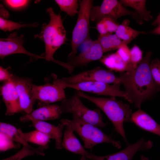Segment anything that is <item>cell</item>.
<instances>
[{"mask_svg": "<svg viewBox=\"0 0 160 160\" xmlns=\"http://www.w3.org/2000/svg\"><path fill=\"white\" fill-rule=\"evenodd\" d=\"M152 54L151 51L148 52L136 68L121 72L119 76L125 88L126 99L139 108L143 102L160 92V86L154 81L150 69Z\"/></svg>", "mask_w": 160, "mask_h": 160, "instance_id": "obj_1", "label": "cell"}, {"mask_svg": "<svg viewBox=\"0 0 160 160\" xmlns=\"http://www.w3.org/2000/svg\"><path fill=\"white\" fill-rule=\"evenodd\" d=\"M47 12L49 16L50 21L48 24L43 25L41 33L35 35V38H39L44 42L45 47L44 59L48 61H52L65 68L67 70L71 68L68 63L57 60L53 55L61 46L67 40L66 32L63 24L61 16L56 14L52 8H48Z\"/></svg>", "mask_w": 160, "mask_h": 160, "instance_id": "obj_2", "label": "cell"}, {"mask_svg": "<svg viewBox=\"0 0 160 160\" xmlns=\"http://www.w3.org/2000/svg\"><path fill=\"white\" fill-rule=\"evenodd\" d=\"M78 94L81 97L92 102L105 113L113 124L115 131L128 144L123 124L129 121L132 113L130 106L121 100H116L114 97L109 98L95 97L79 91Z\"/></svg>", "mask_w": 160, "mask_h": 160, "instance_id": "obj_3", "label": "cell"}, {"mask_svg": "<svg viewBox=\"0 0 160 160\" xmlns=\"http://www.w3.org/2000/svg\"><path fill=\"white\" fill-rule=\"evenodd\" d=\"M73 116L71 120L62 119L60 122L68 126L79 135L84 142V147L85 148L91 149L98 144L104 143H111L118 148L121 147L119 141L105 134L97 126L77 117Z\"/></svg>", "mask_w": 160, "mask_h": 160, "instance_id": "obj_4", "label": "cell"}, {"mask_svg": "<svg viewBox=\"0 0 160 160\" xmlns=\"http://www.w3.org/2000/svg\"><path fill=\"white\" fill-rule=\"evenodd\" d=\"M78 92L79 91L76 90L71 97L61 101L59 106L62 113H71L73 116L97 127H105L107 123L103 121L100 110H92L87 108L82 102Z\"/></svg>", "mask_w": 160, "mask_h": 160, "instance_id": "obj_5", "label": "cell"}, {"mask_svg": "<svg viewBox=\"0 0 160 160\" xmlns=\"http://www.w3.org/2000/svg\"><path fill=\"white\" fill-rule=\"evenodd\" d=\"M93 1H79L80 9L76 24L72 33V51L68 56V59L76 55L80 45L89 38L90 11Z\"/></svg>", "mask_w": 160, "mask_h": 160, "instance_id": "obj_6", "label": "cell"}, {"mask_svg": "<svg viewBox=\"0 0 160 160\" xmlns=\"http://www.w3.org/2000/svg\"><path fill=\"white\" fill-rule=\"evenodd\" d=\"M53 83L59 84L64 89L72 88L82 92L93 93L98 95L118 97L126 99V95L124 91L120 88L121 84L113 85L98 81H87L75 83H66L61 81L55 74L52 76Z\"/></svg>", "mask_w": 160, "mask_h": 160, "instance_id": "obj_7", "label": "cell"}, {"mask_svg": "<svg viewBox=\"0 0 160 160\" xmlns=\"http://www.w3.org/2000/svg\"><path fill=\"white\" fill-rule=\"evenodd\" d=\"M130 15L140 24L142 23L139 16L136 12L129 10L117 0H104L99 6H92L90 19L97 23L105 18L112 19L116 21L122 16Z\"/></svg>", "mask_w": 160, "mask_h": 160, "instance_id": "obj_8", "label": "cell"}, {"mask_svg": "<svg viewBox=\"0 0 160 160\" xmlns=\"http://www.w3.org/2000/svg\"><path fill=\"white\" fill-rule=\"evenodd\" d=\"M59 79L66 83L98 81L108 84H121L119 77L116 76L111 71L105 70L100 67Z\"/></svg>", "mask_w": 160, "mask_h": 160, "instance_id": "obj_9", "label": "cell"}, {"mask_svg": "<svg viewBox=\"0 0 160 160\" xmlns=\"http://www.w3.org/2000/svg\"><path fill=\"white\" fill-rule=\"evenodd\" d=\"M11 80L15 84L18 95L21 111L26 114L30 113L33 111V105L36 100L32 79L13 75Z\"/></svg>", "mask_w": 160, "mask_h": 160, "instance_id": "obj_10", "label": "cell"}, {"mask_svg": "<svg viewBox=\"0 0 160 160\" xmlns=\"http://www.w3.org/2000/svg\"><path fill=\"white\" fill-rule=\"evenodd\" d=\"M83 44V47L78 55L69 59L68 63L74 67L85 65L89 63L100 59L104 53L98 40L90 39Z\"/></svg>", "mask_w": 160, "mask_h": 160, "instance_id": "obj_11", "label": "cell"}, {"mask_svg": "<svg viewBox=\"0 0 160 160\" xmlns=\"http://www.w3.org/2000/svg\"><path fill=\"white\" fill-rule=\"evenodd\" d=\"M152 145L151 141H146L142 137L135 143L129 145L126 148L117 153L102 156L88 153L86 157L92 160H132L137 151L149 149Z\"/></svg>", "mask_w": 160, "mask_h": 160, "instance_id": "obj_12", "label": "cell"}, {"mask_svg": "<svg viewBox=\"0 0 160 160\" xmlns=\"http://www.w3.org/2000/svg\"><path fill=\"white\" fill-rule=\"evenodd\" d=\"M24 36H18L15 32L10 34L6 38L0 39V57L1 59L10 55L22 54L28 55L33 59H44V57L32 53L27 51L23 46Z\"/></svg>", "mask_w": 160, "mask_h": 160, "instance_id": "obj_13", "label": "cell"}, {"mask_svg": "<svg viewBox=\"0 0 160 160\" xmlns=\"http://www.w3.org/2000/svg\"><path fill=\"white\" fill-rule=\"evenodd\" d=\"M36 100L45 105L59 101L66 98L64 88L59 84L53 82L41 85H33Z\"/></svg>", "mask_w": 160, "mask_h": 160, "instance_id": "obj_14", "label": "cell"}, {"mask_svg": "<svg viewBox=\"0 0 160 160\" xmlns=\"http://www.w3.org/2000/svg\"><path fill=\"white\" fill-rule=\"evenodd\" d=\"M1 90L6 108V114L10 116L21 111L18 95L12 80L5 81Z\"/></svg>", "mask_w": 160, "mask_h": 160, "instance_id": "obj_15", "label": "cell"}, {"mask_svg": "<svg viewBox=\"0 0 160 160\" xmlns=\"http://www.w3.org/2000/svg\"><path fill=\"white\" fill-rule=\"evenodd\" d=\"M60 106L56 104L44 105L29 114L21 117L20 121L27 122L35 120L42 121L59 119L62 114Z\"/></svg>", "mask_w": 160, "mask_h": 160, "instance_id": "obj_16", "label": "cell"}, {"mask_svg": "<svg viewBox=\"0 0 160 160\" xmlns=\"http://www.w3.org/2000/svg\"><path fill=\"white\" fill-rule=\"evenodd\" d=\"M36 129L55 140V147L57 149H63L62 139L63 131L65 128L64 124L60 122L56 126L44 121L33 120L31 121Z\"/></svg>", "mask_w": 160, "mask_h": 160, "instance_id": "obj_17", "label": "cell"}, {"mask_svg": "<svg viewBox=\"0 0 160 160\" xmlns=\"http://www.w3.org/2000/svg\"><path fill=\"white\" fill-rule=\"evenodd\" d=\"M128 122L139 128L160 136V125L140 108L132 113Z\"/></svg>", "mask_w": 160, "mask_h": 160, "instance_id": "obj_18", "label": "cell"}, {"mask_svg": "<svg viewBox=\"0 0 160 160\" xmlns=\"http://www.w3.org/2000/svg\"><path fill=\"white\" fill-rule=\"evenodd\" d=\"M64 129L62 143L63 148L81 156H86L88 152L81 145L73 130L67 126H65Z\"/></svg>", "mask_w": 160, "mask_h": 160, "instance_id": "obj_19", "label": "cell"}, {"mask_svg": "<svg viewBox=\"0 0 160 160\" xmlns=\"http://www.w3.org/2000/svg\"><path fill=\"white\" fill-rule=\"evenodd\" d=\"M100 61L111 71L122 72L132 70L130 65L125 62L116 52L103 56Z\"/></svg>", "mask_w": 160, "mask_h": 160, "instance_id": "obj_20", "label": "cell"}, {"mask_svg": "<svg viewBox=\"0 0 160 160\" xmlns=\"http://www.w3.org/2000/svg\"><path fill=\"white\" fill-rule=\"evenodd\" d=\"M119 1L123 5L130 7L135 10L139 15L142 24L143 20L148 21L153 18L150 11L146 8V0H121Z\"/></svg>", "mask_w": 160, "mask_h": 160, "instance_id": "obj_21", "label": "cell"}, {"mask_svg": "<svg viewBox=\"0 0 160 160\" xmlns=\"http://www.w3.org/2000/svg\"><path fill=\"white\" fill-rule=\"evenodd\" d=\"M130 23L129 20L126 19L119 25L115 32V34L121 39L130 42L139 35L145 34L146 32L135 30L129 26Z\"/></svg>", "mask_w": 160, "mask_h": 160, "instance_id": "obj_22", "label": "cell"}, {"mask_svg": "<svg viewBox=\"0 0 160 160\" xmlns=\"http://www.w3.org/2000/svg\"><path fill=\"white\" fill-rule=\"evenodd\" d=\"M102 48L104 53L118 49L122 44H128L130 42L122 40L115 34H109L99 36L97 39Z\"/></svg>", "mask_w": 160, "mask_h": 160, "instance_id": "obj_23", "label": "cell"}, {"mask_svg": "<svg viewBox=\"0 0 160 160\" xmlns=\"http://www.w3.org/2000/svg\"><path fill=\"white\" fill-rule=\"evenodd\" d=\"M23 138L27 142H31L44 147L46 149L50 138L43 132L36 129L29 132H22Z\"/></svg>", "mask_w": 160, "mask_h": 160, "instance_id": "obj_24", "label": "cell"}, {"mask_svg": "<svg viewBox=\"0 0 160 160\" xmlns=\"http://www.w3.org/2000/svg\"><path fill=\"white\" fill-rule=\"evenodd\" d=\"M0 132L7 135L13 141L20 143L23 146L29 145L23 138L20 129H18L9 124L0 122Z\"/></svg>", "mask_w": 160, "mask_h": 160, "instance_id": "obj_25", "label": "cell"}, {"mask_svg": "<svg viewBox=\"0 0 160 160\" xmlns=\"http://www.w3.org/2000/svg\"><path fill=\"white\" fill-rule=\"evenodd\" d=\"M45 149L41 146L36 148L29 145L23 146V148L15 154L1 160H21L26 157L32 156L35 154L44 156L45 154L44 152Z\"/></svg>", "mask_w": 160, "mask_h": 160, "instance_id": "obj_26", "label": "cell"}, {"mask_svg": "<svg viewBox=\"0 0 160 160\" xmlns=\"http://www.w3.org/2000/svg\"><path fill=\"white\" fill-rule=\"evenodd\" d=\"M55 2L59 6L61 11L65 12L71 17L78 14L79 7L77 0H55Z\"/></svg>", "mask_w": 160, "mask_h": 160, "instance_id": "obj_27", "label": "cell"}, {"mask_svg": "<svg viewBox=\"0 0 160 160\" xmlns=\"http://www.w3.org/2000/svg\"><path fill=\"white\" fill-rule=\"evenodd\" d=\"M38 25V24L36 23L29 24H22L7 20L1 17H0V29L4 31H10L15 29L18 30L25 27H35Z\"/></svg>", "mask_w": 160, "mask_h": 160, "instance_id": "obj_28", "label": "cell"}, {"mask_svg": "<svg viewBox=\"0 0 160 160\" xmlns=\"http://www.w3.org/2000/svg\"><path fill=\"white\" fill-rule=\"evenodd\" d=\"M130 51V65L133 70L136 68L143 59V52L137 45H135Z\"/></svg>", "mask_w": 160, "mask_h": 160, "instance_id": "obj_29", "label": "cell"}, {"mask_svg": "<svg viewBox=\"0 0 160 160\" xmlns=\"http://www.w3.org/2000/svg\"><path fill=\"white\" fill-rule=\"evenodd\" d=\"M13 141L6 134L0 132V151H6L12 148H16L18 146L15 145Z\"/></svg>", "mask_w": 160, "mask_h": 160, "instance_id": "obj_30", "label": "cell"}, {"mask_svg": "<svg viewBox=\"0 0 160 160\" xmlns=\"http://www.w3.org/2000/svg\"><path fill=\"white\" fill-rule=\"evenodd\" d=\"M150 69L155 83L160 86V60L157 58L150 62Z\"/></svg>", "mask_w": 160, "mask_h": 160, "instance_id": "obj_31", "label": "cell"}, {"mask_svg": "<svg viewBox=\"0 0 160 160\" xmlns=\"http://www.w3.org/2000/svg\"><path fill=\"white\" fill-rule=\"evenodd\" d=\"M116 52L125 62L130 65V51L127 46V44H122L118 49Z\"/></svg>", "mask_w": 160, "mask_h": 160, "instance_id": "obj_32", "label": "cell"}, {"mask_svg": "<svg viewBox=\"0 0 160 160\" xmlns=\"http://www.w3.org/2000/svg\"><path fill=\"white\" fill-rule=\"evenodd\" d=\"M5 3L9 7L14 9H19L25 7L29 2L28 0H6Z\"/></svg>", "mask_w": 160, "mask_h": 160, "instance_id": "obj_33", "label": "cell"}, {"mask_svg": "<svg viewBox=\"0 0 160 160\" xmlns=\"http://www.w3.org/2000/svg\"><path fill=\"white\" fill-rule=\"evenodd\" d=\"M102 20L105 24L109 33L112 34L113 32H115L119 25L116 21L108 18H104Z\"/></svg>", "mask_w": 160, "mask_h": 160, "instance_id": "obj_34", "label": "cell"}, {"mask_svg": "<svg viewBox=\"0 0 160 160\" xmlns=\"http://www.w3.org/2000/svg\"><path fill=\"white\" fill-rule=\"evenodd\" d=\"M13 74L10 73L8 68H5L1 66L0 67V80L5 81L11 80Z\"/></svg>", "mask_w": 160, "mask_h": 160, "instance_id": "obj_35", "label": "cell"}, {"mask_svg": "<svg viewBox=\"0 0 160 160\" xmlns=\"http://www.w3.org/2000/svg\"><path fill=\"white\" fill-rule=\"evenodd\" d=\"M96 28L99 33L100 35L104 36L109 34L103 22L101 20L97 23Z\"/></svg>", "mask_w": 160, "mask_h": 160, "instance_id": "obj_36", "label": "cell"}, {"mask_svg": "<svg viewBox=\"0 0 160 160\" xmlns=\"http://www.w3.org/2000/svg\"><path fill=\"white\" fill-rule=\"evenodd\" d=\"M0 15L1 17L2 16L3 17H2L4 19L8 18L9 16L8 12L1 4L0 6Z\"/></svg>", "mask_w": 160, "mask_h": 160, "instance_id": "obj_37", "label": "cell"}, {"mask_svg": "<svg viewBox=\"0 0 160 160\" xmlns=\"http://www.w3.org/2000/svg\"><path fill=\"white\" fill-rule=\"evenodd\" d=\"M148 33L153 34L160 35V22L156 28Z\"/></svg>", "mask_w": 160, "mask_h": 160, "instance_id": "obj_38", "label": "cell"}, {"mask_svg": "<svg viewBox=\"0 0 160 160\" xmlns=\"http://www.w3.org/2000/svg\"><path fill=\"white\" fill-rule=\"evenodd\" d=\"M160 22V13L157 17L155 20L151 23L152 25L154 26L158 25Z\"/></svg>", "mask_w": 160, "mask_h": 160, "instance_id": "obj_39", "label": "cell"}, {"mask_svg": "<svg viewBox=\"0 0 160 160\" xmlns=\"http://www.w3.org/2000/svg\"><path fill=\"white\" fill-rule=\"evenodd\" d=\"M141 160H149V159L147 157L142 155L141 156Z\"/></svg>", "mask_w": 160, "mask_h": 160, "instance_id": "obj_40", "label": "cell"}, {"mask_svg": "<svg viewBox=\"0 0 160 160\" xmlns=\"http://www.w3.org/2000/svg\"><path fill=\"white\" fill-rule=\"evenodd\" d=\"M87 158L85 156H81L80 160H87Z\"/></svg>", "mask_w": 160, "mask_h": 160, "instance_id": "obj_41", "label": "cell"}, {"mask_svg": "<svg viewBox=\"0 0 160 160\" xmlns=\"http://www.w3.org/2000/svg\"></svg>", "mask_w": 160, "mask_h": 160, "instance_id": "obj_42", "label": "cell"}]
</instances>
